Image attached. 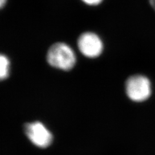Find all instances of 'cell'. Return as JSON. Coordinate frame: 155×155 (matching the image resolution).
Instances as JSON below:
<instances>
[{"label": "cell", "mask_w": 155, "mask_h": 155, "mask_svg": "<svg viewBox=\"0 0 155 155\" xmlns=\"http://www.w3.org/2000/svg\"><path fill=\"white\" fill-rule=\"evenodd\" d=\"M126 93L129 98L137 102L145 101L151 93V83L147 78L141 75L130 77L126 82Z\"/></svg>", "instance_id": "7a4b0ae2"}, {"label": "cell", "mask_w": 155, "mask_h": 155, "mask_svg": "<svg viewBox=\"0 0 155 155\" xmlns=\"http://www.w3.org/2000/svg\"><path fill=\"white\" fill-rule=\"evenodd\" d=\"M7 0H0V9L2 8L7 3Z\"/></svg>", "instance_id": "52a82bcc"}, {"label": "cell", "mask_w": 155, "mask_h": 155, "mask_svg": "<svg viewBox=\"0 0 155 155\" xmlns=\"http://www.w3.org/2000/svg\"><path fill=\"white\" fill-rule=\"evenodd\" d=\"M47 59L51 66L64 71L72 69L76 61L74 51L65 43H56L52 45L48 51Z\"/></svg>", "instance_id": "6da1fadb"}, {"label": "cell", "mask_w": 155, "mask_h": 155, "mask_svg": "<svg viewBox=\"0 0 155 155\" xmlns=\"http://www.w3.org/2000/svg\"><path fill=\"white\" fill-rule=\"evenodd\" d=\"M149 3H150V4H151V7L155 11V0H149Z\"/></svg>", "instance_id": "ba28073f"}, {"label": "cell", "mask_w": 155, "mask_h": 155, "mask_svg": "<svg viewBox=\"0 0 155 155\" xmlns=\"http://www.w3.org/2000/svg\"><path fill=\"white\" fill-rule=\"evenodd\" d=\"M25 131L28 138L36 146L46 148L52 142V134L40 122H34L25 125Z\"/></svg>", "instance_id": "3957f363"}, {"label": "cell", "mask_w": 155, "mask_h": 155, "mask_svg": "<svg viewBox=\"0 0 155 155\" xmlns=\"http://www.w3.org/2000/svg\"><path fill=\"white\" fill-rule=\"evenodd\" d=\"M81 1L89 5H98L103 0H81Z\"/></svg>", "instance_id": "8992f818"}, {"label": "cell", "mask_w": 155, "mask_h": 155, "mask_svg": "<svg viewBox=\"0 0 155 155\" xmlns=\"http://www.w3.org/2000/svg\"><path fill=\"white\" fill-rule=\"evenodd\" d=\"M10 72V61L8 58L0 54V80L6 79Z\"/></svg>", "instance_id": "5b68a950"}, {"label": "cell", "mask_w": 155, "mask_h": 155, "mask_svg": "<svg viewBox=\"0 0 155 155\" xmlns=\"http://www.w3.org/2000/svg\"><path fill=\"white\" fill-rule=\"evenodd\" d=\"M80 52L87 58H96L103 51V43L100 37L93 32H85L78 41Z\"/></svg>", "instance_id": "277c9868"}]
</instances>
